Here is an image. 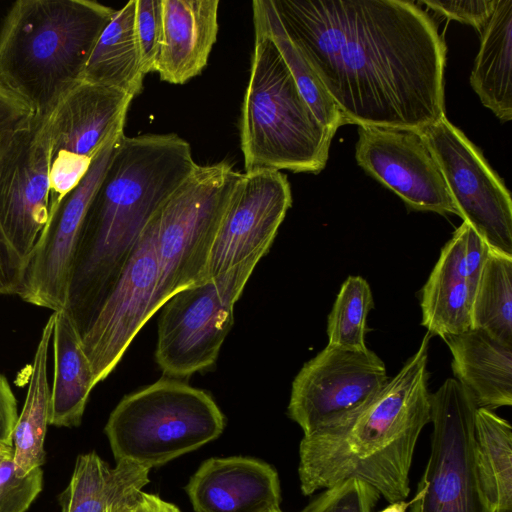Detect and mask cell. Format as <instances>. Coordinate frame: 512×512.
<instances>
[{
    "instance_id": "1",
    "label": "cell",
    "mask_w": 512,
    "mask_h": 512,
    "mask_svg": "<svg viewBox=\"0 0 512 512\" xmlns=\"http://www.w3.org/2000/svg\"><path fill=\"white\" fill-rule=\"evenodd\" d=\"M346 124L421 131L444 114L446 46L405 0H272Z\"/></svg>"
},
{
    "instance_id": "2",
    "label": "cell",
    "mask_w": 512,
    "mask_h": 512,
    "mask_svg": "<svg viewBox=\"0 0 512 512\" xmlns=\"http://www.w3.org/2000/svg\"><path fill=\"white\" fill-rule=\"evenodd\" d=\"M197 164L174 133L120 138L84 215L66 310L87 325L111 293L143 229Z\"/></svg>"
},
{
    "instance_id": "3",
    "label": "cell",
    "mask_w": 512,
    "mask_h": 512,
    "mask_svg": "<svg viewBox=\"0 0 512 512\" xmlns=\"http://www.w3.org/2000/svg\"><path fill=\"white\" fill-rule=\"evenodd\" d=\"M430 336L425 334L414 355L359 415L303 436L298 474L304 495L357 479L389 503L409 496L416 443L431 419L427 389Z\"/></svg>"
},
{
    "instance_id": "4",
    "label": "cell",
    "mask_w": 512,
    "mask_h": 512,
    "mask_svg": "<svg viewBox=\"0 0 512 512\" xmlns=\"http://www.w3.org/2000/svg\"><path fill=\"white\" fill-rule=\"evenodd\" d=\"M115 10L92 0H18L0 28V83L45 119L82 81Z\"/></svg>"
},
{
    "instance_id": "5",
    "label": "cell",
    "mask_w": 512,
    "mask_h": 512,
    "mask_svg": "<svg viewBox=\"0 0 512 512\" xmlns=\"http://www.w3.org/2000/svg\"><path fill=\"white\" fill-rule=\"evenodd\" d=\"M255 44L240 116L245 172L256 169L319 173L333 134L300 94L277 47L254 24Z\"/></svg>"
},
{
    "instance_id": "6",
    "label": "cell",
    "mask_w": 512,
    "mask_h": 512,
    "mask_svg": "<svg viewBox=\"0 0 512 512\" xmlns=\"http://www.w3.org/2000/svg\"><path fill=\"white\" fill-rule=\"evenodd\" d=\"M224 427L210 394L167 377L123 397L104 432L116 462L151 469L217 439Z\"/></svg>"
},
{
    "instance_id": "7",
    "label": "cell",
    "mask_w": 512,
    "mask_h": 512,
    "mask_svg": "<svg viewBox=\"0 0 512 512\" xmlns=\"http://www.w3.org/2000/svg\"><path fill=\"white\" fill-rule=\"evenodd\" d=\"M242 173L227 161L198 165L153 216L159 301L208 280L211 251Z\"/></svg>"
},
{
    "instance_id": "8",
    "label": "cell",
    "mask_w": 512,
    "mask_h": 512,
    "mask_svg": "<svg viewBox=\"0 0 512 512\" xmlns=\"http://www.w3.org/2000/svg\"><path fill=\"white\" fill-rule=\"evenodd\" d=\"M430 404V454L410 512H491L476 459L477 406L452 378L430 394Z\"/></svg>"
},
{
    "instance_id": "9",
    "label": "cell",
    "mask_w": 512,
    "mask_h": 512,
    "mask_svg": "<svg viewBox=\"0 0 512 512\" xmlns=\"http://www.w3.org/2000/svg\"><path fill=\"white\" fill-rule=\"evenodd\" d=\"M257 263L235 266L173 294L160 308L155 359L169 378L211 367L234 321V305Z\"/></svg>"
},
{
    "instance_id": "10",
    "label": "cell",
    "mask_w": 512,
    "mask_h": 512,
    "mask_svg": "<svg viewBox=\"0 0 512 512\" xmlns=\"http://www.w3.org/2000/svg\"><path fill=\"white\" fill-rule=\"evenodd\" d=\"M133 98L117 88L82 80L43 119L50 156L51 209L79 184L105 146L124 134Z\"/></svg>"
},
{
    "instance_id": "11",
    "label": "cell",
    "mask_w": 512,
    "mask_h": 512,
    "mask_svg": "<svg viewBox=\"0 0 512 512\" xmlns=\"http://www.w3.org/2000/svg\"><path fill=\"white\" fill-rule=\"evenodd\" d=\"M387 381L385 364L373 351L327 345L294 378L288 416L304 436L342 425L359 415Z\"/></svg>"
},
{
    "instance_id": "12",
    "label": "cell",
    "mask_w": 512,
    "mask_h": 512,
    "mask_svg": "<svg viewBox=\"0 0 512 512\" xmlns=\"http://www.w3.org/2000/svg\"><path fill=\"white\" fill-rule=\"evenodd\" d=\"M434 156L453 204L489 249L512 257V201L481 151L444 116L418 131Z\"/></svg>"
},
{
    "instance_id": "13",
    "label": "cell",
    "mask_w": 512,
    "mask_h": 512,
    "mask_svg": "<svg viewBox=\"0 0 512 512\" xmlns=\"http://www.w3.org/2000/svg\"><path fill=\"white\" fill-rule=\"evenodd\" d=\"M153 216L137 240L114 288L81 338L95 384L114 370L136 334L161 308L160 266Z\"/></svg>"
},
{
    "instance_id": "14",
    "label": "cell",
    "mask_w": 512,
    "mask_h": 512,
    "mask_svg": "<svg viewBox=\"0 0 512 512\" xmlns=\"http://www.w3.org/2000/svg\"><path fill=\"white\" fill-rule=\"evenodd\" d=\"M291 204L285 174L272 169L242 173L211 251L208 280L235 266L258 263L269 251Z\"/></svg>"
},
{
    "instance_id": "15",
    "label": "cell",
    "mask_w": 512,
    "mask_h": 512,
    "mask_svg": "<svg viewBox=\"0 0 512 512\" xmlns=\"http://www.w3.org/2000/svg\"><path fill=\"white\" fill-rule=\"evenodd\" d=\"M123 135L105 146L79 184L51 210L48 223L28 259L17 293L23 301L53 311L65 309L70 269L82 221Z\"/></svg>"
},
{
    "instance_id": "16",
    "label": "cell",
    "mask_w": 512,
    "mask_h": 512,
    "mask_svg": "<svg viewBox=\"0 0 512 512\" xmlns=\"http://www.w3.org/2000/svg\"><path fill=\"white\" fill-rule=\"evenodd\" d=\"M50 209L49 147L43 119L34 115L0 159V226L25 265Z\"/></svg>"
},
{
    "instance_id": "17",
    "label": "cell",
    "mask_w": 512,
    "mask_h": 512,
    "mask_svg": "<svg viewBox=\"0 0 512 512\" xmlns=\"http://www.w3.org/2000/svg\"><path fill=\"white\" fill-rule=\"evenodd\" d=\"M355 158L411 209L458 215L441 170L418 131L358 126Z\"/></svg>"
},
{
    "instance_id": "18",
    "label": "cell",
    "mask_w": 512,
    "mask_h": 512,
    "mask_svg": "<svg viewBox=\"0 0 512 512\" xmlns=\"http://www.w3.org/2000/svg\"><path fill=\"white\" fill-rule=\"evenodd\" d=\"M489 247L466 222L441 250L421 292V324L442 339L471 328L473 296Z\"/></svg>"
},
{
    "instance_id": "19",
    "label": "cell",
    "mask_w": 512,
    "mask_h": 512,
    "mask_svg": "<svg viewBox=\"0 0 512 512\" xmlns=\"http://www.w3.org/2000/svg\"><path fill=\"white\" fill-rule=\"evenodd\" d=\"M185 490L195 512H268L281 502L276 470L246 457L204 461Z\"/></svg>"
},
{
    "instance_id": "20",
    "label": "cell",
    "mask_w": 512,
    "mask_h": 512,
    "mask_svg": "<svg viewBox=\"0 0 512 512\" xmlns=\"http://www.w3.org/2000/svg\"><path fill=\"white\" fill-rule=\"evenodd\" d=\"M218 0H161L162 35L156 72L184 84L205 68L218 33Z\"/></svg>"
},
{
    "instance_id": "21",
    "label": "cell",
    "mask_w": 512,
    "mask_h": 512,
    "mask_svg": "<svg viewBox=\"0 0 512 512\" xmlns=\"http://www.w3.org/2000/svg\"><path fill=\"white\" fill-rule=\"evenodd\" d=\"M149 471L128 460L112 468L95 452L81 454L59 495L61 512H134L147 495Z\"/></svg>"
},
{
    "instance_id": "22",
    "label": "cell",
    "mask_w": 512,
    "mask_h": 512,
    "mask_svg": "<svg viewBox=\"0 0 512 512\" xmlns=\"http://www.w3.org/2000/svg\"><path fill=\"white\" fill-rule=\"evenodd\" d=\"M452 356L456 380L477 408L494 410L512 405V346L480 329L443 338Z\"/></svg>"
},
{
    "instance_id": "23",
    "label": "cell",
    "mask_w": 512,
    "mask_h": 512,
    "mask_svg": "<svg viewBox=\"0 0 512 512\" xmlns=\"http://www.w3.org/2000/svg\"><path fill=\"white\" fill-rule=\"evenodd\" d=\"M54 312L50 425L77 427L81 424L90 392L96 384L81 337L69 314L65 309Z\"/></svg>"
},
{
    "instance_id": "24",
    "label": "cell",
    "mask_w": 512,
    "mask_h": 512,
    "mask_svg": "<svg viewBox=\"0 0 512 512\" xmlns=\"http://www.w3.org/2000/svg\"><path fill=\"white\" fill-rule=\"evenodd\" d=\"M512 0H497L481 33L470 84L502 122L512 119Z\"/></svg>"
},
{
    "instance_id": "25",
    "label": "cell",
    "mask_w": 512,
    "mask_h": 512,
    "mask_svg": "<svg viewBox=\"0 0 512 512\" xmlns=\"http://www.w3.org/2000/svg\"><path fill=\"white\" fill-rule=\"evenodd\" d=\"M135 2L115 10L101 32L86 64L82 80L138 95L145 74L135 34Z\"/></svg>"
},
{
    "instance_id": "26",
    "label": "cell",
    "mask_w": 512,
    "mask_h": 512,
    "mask_svg": "<svg viewBox=\"0 0 512 512\" xmlns=\"http://www.w3.org/2000/svg\"><path fill=\"white\" fill-rule=\"evenodd\" d=\"M54 324L55 312L43 327L31 366L26 400L12 433L13 461L19 477L28 475L45 461L44 440L51 413L47 361Z\"/></svg>"
},
{
    "instance_id": "27",
    "label": "cell",
    "mask_w": 512,
    "mask_h": 512,
    "mask_svg": "<svg viewBox=\"0 0 512 512\" xmlns=\"http://www.w3.org/2000/svg\"><path fill=\"white\" fill-rule=\"evenodd\" d=\"M476 459L491 512H512V427L493 410L475 412Z\"/></svg>"
},
{
    "instance_id": "28",
    "label": "cell",
    "mask_w": 512,
    "mask_h": 512,
    "mask_svg": "<svg viewBox=\"0 0 512 512\" xmlns=\"http://www.w3.org/2000/svg\"><path fill=\"white\" fill-rule=\"evenodd\" d=\"M252 9L254 24L260 26L271 38L300 94L320 124L334 135L346 122L312 66L287 34L272 0H254Z\"/></svg>"
},
{
    "instance_id": "29",
    "label": "cell",
    "mask_w": 512,
    "mask_h": 512,
    "mask_svg": "<svg viewBox=\"0 0 512 512\" xmlns=\"http://www.w3.org/2000/svg\"><path fill=\"white\" fill-rule=\"evenodd\" d=\"M471 328L512 346V257L489 250L471 307Z\"/></svg>"
},
{
    "instance_id": "30",
    "label": "cell",
    "mask_w": 512,
    "mask_h": 512,
    "mask_svg": "<svg viewBox=\"0 0 512 512\" xmlns=\"http://www.w3.org/2000/svg\"><path fill=\"white\" fill-rule=\"evenodd\" d=\"M373 308V297L368 282L360 276H349L328 315V346L364 351L366 319Z\"/></svg>"
},
{
    "instance_id": "31",
    "label": "cell",
    "mask_w": 512,
    "mask_h": 512,
    "mask_svg": "<svg viewBox=\"0 0 512 512\" xmlns=\"http://www.w3.org/2000/svg\"><path fill=\"white\" fill-rule=\"evenodd\" d=\"M33 118L31 108L0 83V159L15 137L29 126ZM25 266L0 226V295H17Z\"/></svg>"
},
{
    "instance_id": "32",
    "label": "cell",
    "mask_w": 512,
    "mask_h": 512,
    "mask_svg": "<svg viewBox=\"0 0 512 512\" xmlns=\"http://www.w3.org/2000/svg\"><path fill=\"white\" fill-rule=\"evenodd\" d=\"M13 455L12 443L0 441V512H26L43 487L41 467L19 477Z\"/></svg>"
},
{
    "instance_id": "33",
    "label": "cell",
    "mask_w": 512,
    "mask_h": 512,
    "mask_svg": "<svg viewBox=\"0 0 512 512\" xmlns=\"http://www.w3.org/2000/svg\"><path fill=\"white\" fill-rule=\"evenodd\" d=\"M379 498L369 484L347 479L325 489L300 512H373Z\"/></svg>"
},
{
    "instance_id": "34",
    "label": "cell",
    "mask_w": 512,
    "mask_h": 512,
    "mask_svg": "<svg viewBox=\"0 0 512 512\" xmlns=\"http://www.w3.org/2000/svg\"><path fill=\"white\" fill-rule=\"evenodd\" d=\"M135 34L143 73L156 72L162 35L161 0H136Z\"/></svg>"
},
{
    "instance_id": "35",
    "label": "cell",
    "mask_w": 512,
    "mask_h": 512,
    "mask_svg": "<svg viewBox=\"0 0 512 512\" xmlns=\"http://www.w3.org/2000/svg\"><path fill=\"white\" fill-rule=\"evenodd\" d=\"M418 3L427 6L445 18L471 25L482 33L495 9L497 0H421Z\"/></svg>"
},
{
    "instance_id": "36",
    "label": "cell",
    "mask_w": 512,
    "mask_h": 512,
    "mask_svg": "<svg viewBox=\"0 0 512 512\" xmlns=\"http://www.w3.org/2000/svg\"><path fill=\"white\" fill-rule=\"evenodd\" d=\"M17 418V400L7 379L0 373V441L12 443Z\"/></svg>"
},
{
    "instance_id": "37",
    "label": "cell",
    "mask_w": 512,
    "mask_h": 512,
    "mask_svg": "<svg viewBox=\"0 0 512 512\" xmlns=\"http://www.w3.org/2000/svg\"><path fill=\"white\" fill-rule=\"evenodd\" d=\"M134 512H181L175 505L152 494L146 495L144 501Z\"/></svg>"
},
{
    "instance_id": "38",
    "label": "cell",
    "mask_w": 512,
    "mask_h": 512,
    "mask_svg": "<svg viewBox=\"0 0 512 512\" xmlns=\"http://www.w3.org/2000/svg\"><path fill=\"white\" fill-rule=\"evenodd\" d=\"M411 503L412 499L408 502L405 500H399L390 503L386 508L379 512H406L408 507H410Z\"/></svg>"
},
{
    "instance_id": "39",
    "label": "cell",
    "mask_w": 512,
    "mask_h": 512,
    "mask_svg": "<svg viewBox=\"0 0 512 512\" xmlns=\"http://www.w3.org/2000/svg\"><path fill=\"white\" fill-rule=\"evenodd\" d=\"M268 512H283L280 508L278 509H274V510H271V511H268Z\"/></svg>"
}]
</instances>
